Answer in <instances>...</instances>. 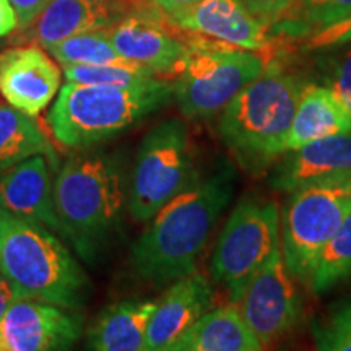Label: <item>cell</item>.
I'll return each mask as SVG.
<instances>
[{"instance_id": "cell-23", "label": "cell", "mask_w": 351, "mask_h": 351, "mask_svg": "<svg viewBox=\"0 0 351 351\" xmlns=\"http://www.w3.org/2000/svg\"><path fill=\"white\" fill-rule=\"evenodd\" d=\"M64 77L67 78V82L73 83L129 88V90L153 88L166 82L165 78H161L152 69L137 62H132V60L98 65H65Z\"/></svg>"}, {"instance_id": "cell-16", "label": "cell", "mask_w": 351, "mask_h": 351, "mask_svg": "<svg viewBox=\"0 0 351 351\" xmlns=\"http://www.w3.org/2000/svg\"><path fill=\"white\" fill-rule=\"evenodd\" d=\"M0 213L41 223L62 236L46 156H29L0 173Z\"/></svg>"}, {"instance_id": "cell-30", "label": "cell", "mask_w": 351, "mask_h": 351, "mask_svg": "<svg viewBox=\"0 0 351 351\" xmlns=\"http://www.w3.org/2000/svg\"><path fill=\"white\" fill-rule=\"evenodd\" d=\"M241 2L256 19L270 28L289 10L295 0H241Z\"/></svg>"}, {"instance_id": "cell-31", "label": "cell", "mask_w": 351, "mask_h": 351, "mask_svg": "<svg viewBox=\"0 0 351 351\" xmlns=\"http://www.w3.org/2000/svg\"><path fill=\"white\" fill-rule=\"evenodd\" d=\"M10 3L19 19V29L23 32L36 21L49 0H10Z\"/></svg>"}, {"instance_id": "cell-24", "label": "cell", "mask_w": 351, "mask_h": 351, "mask_svg": "<svg viewBox=\"0 0 351 351\" xmlns=\"http://www.w3.org/2000/svg\"><path fill=\"white\" fill-rule=\"evenodd\" d=\"M351 276V208L315 262L309 288L324 295Z\"/></svg>"}, {"instance_id": "cell-12", "label": "cell", "mask_w": 351, "mask_h": 351, "mask_svg": "<svg viewBox=\"0 0 351 351\" xmlns=\"http://www.w3.org/2000/svg\"><path fill=\"white\" fill-rule=\"evenodd\" d=\"M78 309L21 298L0 320V351H62L80 340Z\"/></svg>"}, {"instance_id": "cell-29", "label": "cell", "mask_w": 351, "mask_h": 351, "mask_svg": "<svg viewBox=\"0 0 351 351\" xmlns=\"http://www.w3.org/2000/svg\"><path fill=\"white\" fill-rule=\"evenodd\" d=\"M345 46L348 47L332 59L327 86H330L343 99L351 111V43Z\"/></svg>"}, {"instance_id": "cell-33", "label": "cell", "mask_w": 351, "mask_h": 351, "mask_svg": "<svg viewBox=\"0 0 351 351\" xmlns=\"http://www.w3.org/2000/svg\"><path fill=\"white\" fill-rule=\"evenodd\" d=\"M19 300H21L19 289L13 287V283L7 278V276L0 274V320L5 315L8 307Z\"/></svg>"}, {"instance_id": "cell-4", "label": "cell", "mask_w": 351, "mask_h": 351, "mask_svg": "<svg viewBox=\"0 0 351 351\" xmlns=\"http://www.w3.org/2000/svg\"><path fill=\"white\" fill-rule=\"evenodd\" d=\"M0 274L26 300L82 309L90 280L80 263L47 226L0 213Z\"/></svg>"}, {"instance_id": "cell-17", "label": "cell", "mask_w": 351, "mask_h": 351, "mask_svg": "<svg viewBox=\"0 0 351 351\" xmlns=\"http://www.w3.org/2000/svg\"><path fill=\"white\" fill-rule=\"evenodd\" d=\"M351 173V132L313 140L287 152L271 169L269 184L276 192L296 191L304 184Z\"/></svg>"}, {"instance_id": "cell-25", "label": "cell", "mask_w": 351, "mask_h": 351, "mask_svg": "<svg viewBox=\"0 0 351 351\" xmlns=\"http://www.w3.org/2000/svg\"><path fill=\"white\" fill-rule=\"evenodd\" d=\"M47 51L52 59L62 67L77 64H114L127 60L112 46L109 28L73 34V36L51 46Z\"/></svg>"}, {"instance_id": "cell-15", "label": "cell", "mask_w": 351, "mask_h": 351, "mask_svg": "<svg viewBox=\"0 0 351 351\" xmlns=\"http://www.w3.org/2000/svg\"><path fill=\"white\" fill-rule=\"evenodd\" d=\"M217 302L212 280L191 274L169 285L153 311L145 351H171L173 345Z\"/></svg>"}, {"instance_id": "cell-13", "label": "cell", "mask_w": 351, "mask_h": 351, "mask_svg": "<svg viewBox=\"0 0 351 351\" xmlns=\"http://www.w3.org/2000/svg\"><path fill=\"white\" fill-rule=\"evenodd\" d=\"M62 70L43 47L19 46L0 52V95L12 108L36 117L56 99Z\"/></svg>"}, {"instance_id": "cell-9", "label": "cell", "mask_w": 351, "mask_h": 351, "mask_svg": "<svg viewBox=\"0 0 351 351\" xmlns=\"http://www.w3.org/2000/svg\"><path fill=\"white\" fill-rule=\"evenodd\" d=\"M280 236L282 213L274 200L244 197L232 208L210 261V278L226 288L231 304L282 243Z\"/></svg>"}, {"instance_id": "cell-11", "label": "cell", "mask_w": 351, "mask_h": 351, "mask_svg": "<svg viewBox=\"0 0 351 351\" xmlns=\"http://www.w3.org/2000/svg\"><path fill=\"white\" fill-rule=\"evenodd\" d=\"M182 28L171 23L165 12L134 7L116 25L109 28L112 46L132 62L152 69L160 77H178L189 52L192 32L182 36Z\"/></svg>"}, {"instance_id": "cell-27", "label": "cell", "mask_w": 351, "mask_h": 351, "mask_svg": "<svg viewBox=\"0 0 351 351\" xmlns=\"http://www.w3.org/2000/svg\"><path fill=\"white\" fill-rule=\"evenodd\" d=\"M315 350L351 351V296L330 306L311 322Z\"/></svg>"}, {"instance_id": "cell-19", "label": "cell", "mask_w": 351, "mask_h": 351, "mask_svg": "<svg viewBox=\"0 0 351 351\" xmlns=\"http://www.w3.org/2000/svg\"><path fill=\"white\" fill-rule=\"evenodd\" d=\"M351 132V111L330 86L304 88L293 117L287 152L296 150L313 140Z\"/></svg>"}, {"instance_id": "cell-5", "label": "cell", "mask_w": 351, "mask_h": 351, "mask_svg": "<svg viewBox=\"0 0 351 351\" xmlns=\"http://www.w3.org/2000/svg\"><path fill=\"white\" fill-rule=\"evenodd\" d=\"M173 96V82L142 90L67 82L60 86L47 122L56 142L91 148L125 132Z\"/></svg>"}, {"instance_id": "cell-21", "label": "cell", "mask_w": 351, "mask_h": 351, "mask_svg": "<svg viewBox=\"0 0 351 351\" xmlns=\"http://www.w3.org/2000/svg\"><path fill=\"white\" fill-rule=\"evenodd\" d=\"M263 346L234 304L212 307L171 351H258Z\"/></svg>"}, {"instance_id": "cell-6", "label": "cell", "mask_w": 351, "mask_h": 351, "mask_svg": "<svg viewBox=\"0 0 351 351\" xmlns=\"http://www.w3.org/2000/svg\"><path fill=\"white\" fill-rule=\"evenodd\" d=\"M265 65L257 52L192 33L191 52L173 82L179 111L189 121L212 119L261 75Z\"/></svg>"}, {"instance_id": "cell-22", "label": "cell", "mask_w": 351, "mask_h": 351, "mask_svg": "<svg viewBox=\"0 0 351 351\" xmlns=\"http://www.w3.org/2000/svg\"><path fill=\"white\" fill-rule=\"evenodd\" d=\"M34 155L56 161L51 142L33 117L10 104H0V173Z\"/></svg>"}, {"instance_id": "cell-7", "label": "cell", "mask_w": 351, "mask_h": 351, "mask_svg": "<svg viewBox=\"0 0 351 351\" xmlns=\"http://www.w3.org/2000/svg\"><path fill=\"white\" fill-rule=\"evenodd\" d=\"M197 178L191 132L181 117L161 121L145 134L127 181V213L138 225Z\"/></svg>"}, {"instance_id": "cell-26", "label": "cell", "mask_w": 351, "mask_h": 351, "mask_svg": "<svg viewBox=\"0 0 351 351\" xmlns=\"http://www.w3.org/2000/svg\"><path fill=\"white\" fill-rule=\"evenodd\" d=\"M351 15V0H295L280 19L278 32L314 33Z\"/></svg>"}, {"instance_id": "cell-2", "label": "cell", "mask_w": 351, "mask_h": 351, "mask_svg": "<svg viewBox=\"0 0 351 351\" xmlns=\"http://www.w3.org/2000/svg\"><path fill=\"white\" fill-rule=\"evenodd\" d=\"M62 238L93 263L122 230L127 212L124 163L116 153L82 148L64 161L54 181Z\"/></svg>"}, {"instance_id": "cell-10", "label": "cell", "mask_w": 351, "mask_h": 351, "mask_svg": "<svg viewBox=\"0 0 351 351\" xmlns=\"http://www.w3.org/2000/svg\"><path fill=\"white\" fill-rule=\"evenodd\" d=\"M234 306L263 348L296 327L302 313L301 296L285 263L282 243L249 280Z\"/></svg>"}, {"instance_id": "cell-28", "label": "cell", "mask_w": 351, "mask_h": 351, "mask_svg": "<svg viewBox=\"0 0 351 351\" xmlns=\"http://www.w3.org/2000/svg\"><path fill=\"white\" fill-rule=\"evenodd\" d=\"M351 43V15L326 28L311 33L304 43L306 51H322L341 47Z\"/></svg>"}, {"instance_id": "cell-1", "label": "cell", "mask_w": 351, "mask_h": 351, "mask_svg": "<svg viewBox=\"0 0 351 351\" xmlns=\"http://www.w3.org/2000/svg\"><path fill=\"white\" fill-rule=\"evenodd\" d=\"M232 192L234 173L218 166L169 200L132 244L130 265L137 278L163 288L194 274Z\"/></svg>"}, {"instance_id": "cell-3", "label": "cell", "mask_w": 351, "mask_h": 351, "mask_svg": "<svg viewBox=\"0 0 351 351\" xmlns=\"http://www.w3.org/2000/svg\"><path fill=\"white\" fill-rule=\"evenodd\" d=\"M307 82L267 64L219 112L218 137L249 174H262L287 153L293 117Z\"/></svg>"}, {"instance_id": "cell-18", "label": "cell", "mask_w": 351, "mask_h": 351, "mask_svg": "<svg viewBox=\"0 0 351 351\" xmlns=\"http://www.w3.org/2000/svg\"><path fill=\"white\" fill-rule=\"evenodd\" d=\"M127 10L125 0H49L26 29H29V38L47 51L73 34L111 28Z\"/></svg>"}, {"instance_id": "cell-34", "label": "cell", "mask_w": 351, "mask_h": 351, "mask_svg": "<svg viewBox=\"0 0 351 351\" xmlns=\"http://www.w3.org/2000/svg\"><path fill=\"white\" fill-rule=\"evenodd\" d=\"M152 3L160 8L161 12H165L166 15H171V13L186 10V8L195 5L200 0H150Z\"/></svg>"}, {"instance_id": "cell-8", "label": "cell", "mask_w": 351, "mask_h": 351, "mask_svg": "<svg viewBox=\"0 0 351 351\" xmlns=\"http://www.w3.org/2000/svg\"><path fill=\"white\" fill-rule=\"evenodd\" d=\"M351 208V173L320 179L296 191L282 212V252L289 274L309 287L324 245Z\"/></svg>"}, {"instance_id": "cell-32", "label": "cell", "mask_w": 351, "mask_h": 351, "mask_svg": "<svg viewBox=\"0 0 351 351\" xmlns=\"http://www.w3.org/2000/svg\"><path fill=\"white\" fill-rule=\"evenodd\" d=\"M19 29V19L13 10L10 0H0V38Z\"/></svg>"}, {"instance_id": "cell-14", "label": "cell", "mask_w": 351, "mask_h": 351, "mask_svg": "<svg viewBox=\"0 0 351 351\" xmlns=\"http://www.w3.org/2000/svg\"><path fill=\"white\" fill-rule=\"evenodd\" d=\"M166 16L184 32L202 34L245 51L262 52L271 44L269 26L256 19L241 0H200L186 10Z\"/></svg>"}, {"instance_id": "cell-20", "label": "cell", "mask_w": 351, "mask_h": 351, "mask_svg": "<svg viewBox=\"0 0 351 351\" xmlns=\"http://www.w3.org/2000/svg\"><path fill=\"white\" fill-rule=\"evenodd\" d=\"M156 300H122L108 306L88 330L86 346L96 351H145L147 328Z\"/></svg>"}]
</instances>
